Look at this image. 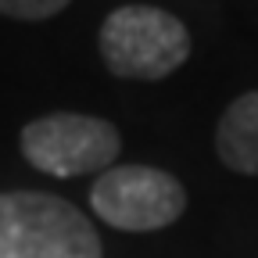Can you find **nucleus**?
<instances>
[{
    "label": "nucleus",
    "instance_id": "nucleus-3",
    "mask_svg": "<svg viewBox=\"0 0 258 258\" xmlns=\"http://www.w3.org/2000/svg\"><path fill=\"white\" fill-rule=\"evenodd\" d=\"M18 147L32 169L57 179H76L111 169L122 151V133L97 115L50 111L22 125Z\"/></svg>",
    "mask_w": 258,
    "mask_h": 258
},
{
    "label": "nucleus",
    "instance_id": "nucleus-6",
    "mask_svg": "<svg viewBox=\"0 0 258 258\" xmlns=\"http://www.w3.org/2000/svg\"><path fill=\"white\" fill-rule=\"evenodd\" d=\"M72 0H0V15L18 18V22H47L61 15Z\"/></svg>",
    "mask_w": 258,
    "mask_h": 258
},
{
    "label": "nucleus",
    "instance_id": "nucleus-1",
    "mask_svg": "<svg viewBox=\"0 0 258 258\" xmlns=\"http://www.w3.org/2000/svg\"><path fill=\"white\" fill-rule=\"evenodd\" d=\"M0 258H104V244L72 201L43 190H4Z\"/></svg>",
    "mask_w": 258,
    "mask_h": 258
},
{
    "label": "nucleus",
    "instance_id": "nucleus-2",
    "mask_svg": "<svg viewBox=\"0 0 258 258\" xmlns=\"http://www.w3.org/2000/svg\"><path fill=\"white\" fill-rule=\"evenodd\" d=\"M97 47H101L104 69L115 79L154 83L183 69L194 50V40L190 29L172 11L151 4H125L104 18Z\"/></svg>",
    "mask_w": 258,
    "mask_h": 258
},
{
    "label": "nucleus",
    "instance_id": "nucleus-5",
    "mask_svg": "<svg viewBox=\"0 0 258 258\" xmlns=\"http://www.w3.org/2000/svg\"><path fill=\"white\" fill-rule=\"evenodd\" d=\"M215 151L226 169L258 176V90L226 104L215 125Z\"/></svg>",
    "mask_w": 258,
    "mask_h": 258
},
{
    "label": "nucleus",
    "instance_id": "nucleus-4",
    "mask_svg": "<svg viewBox=\"0 0 258 258\" xmlns=\"http://www.w3.org/2000/svg\"><path fill=\"white\" fill-rule=\"evenodd\" d=\"M90 208L122 233H154L186 212V190L165 169L111 165L93 179Z\"/></svg>",
    "mask_w": 258,
    "mask_h": 258
}]
</instances>
